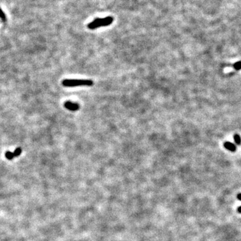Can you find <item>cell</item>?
Returning <instances> with one entry per match:
<instances>
[{
  "mask_svg": "<svg viewBox=\"0 0 241 241\" xmlns=\"http://www.w3.org/2000/svg\"><path fill=\"white\" fill-rule=\"evenodd\" d=\"M62 85L66 87H74L78 86H90L93 84L91 80H80V79H65L62 81Z\"/></svg>",
  "mask_w": 241,
  "mask_h": 241,
  "instance_id": "obj_1",
  "label": "cell"
},
{
  "mask_svg": "<svg viewBox=\"0 0 241 241\" xmlns=\"http://www.w3.org/2000/svg\"><path fill=\"white\" fill-rule=\"evenodd\" d=\"M113 21V18L112 17H107L103 19L97 18L94 20L93 22L88 25V28L91 30L96 29L97 28H99L100 26H106V25H109L112 24Z\"/></svg>",
  "mask_w": 241,
  "mask_h": 241,
  "instance_id": "obj_2",
  "label": "cell"
},
{
  "mask_svg": "<svg viewBox=\"0 0 241 241\" xmlns=\"http://www.w3.org/2000/svg\"><path fill=\"white\" fill-rule=\"evenodd\" d=\"M64 106H65L66 109H67L69 111H76L80 108V106H79L78 104L72 102L71 101L65 102V103L64 104Z\"/></svg>",
  "mask_w": 241,
  "mask_h": 241,
  "instance_id": "obj_3",
  "label": "cell"
},
{
  "mask_svg": "<svg viewBox=\"0 0 241 241\" xmlns=\"http://www.w3.org/2000/svg\"><path fill=\"white\" fill-rule=\"evenodd\" d=\"M224 147L228 150L229 151H230V152H236V150H237V146H236L234 144H233L232 143H230V142H225L224 143Z\"/></svg>",
  "mask_w": 241,
  "mask_h": 241,
  "instance_id": "obj_4",
  "label": "cell"
},
{
  "mask_svg": "<svg viewBox=\"0 0 241 241\" xmlns=\"http://www.w3.org/2000/svg\"><path fill=\"white\" fill-rule=\"evenodd\" d=\"M234 140L237 145H240L241 144V137L238 134H235L234 135Z\"/></svg>",
  "mask_w": 241,
  "mask_h": 241,
  "instance_id": "obj_5",
  "label": "cell"
},
{
  "mask_svg": "<svg viewBox=\"0 0 241 241\" xmlns=\"http://www.w3.org/2000/svg\"><path fill=\"white\" fill-rule=\"evenodd\" d=\"M5 155H6V158L7 159V160H11L14 158V153L11 152H9V151L8 152H6V153H5Z\"/></svg>",
  "mask_w": 241,
  "mask_h": 241,
  "instance_id": "obj_6",
  "label": "cell"
},
{
  "mask_svg": "<svg viewBox=\"0 0 241 241\" xmlns=\"http://www.w3.org/2000/svg\"><path fill=\"white\" fill-rule=\"evenodd\" d=\"M22 151V150L21 148H20V147L16 148V150H15L14 152L13 153H14V157H18V156H19L20 154H21Z\"/></svg>",
  "mask_w": 241,
  "mask_h": 241,
  "instance_id": "obj_7",
  "label": "cell"
},
{
  "mask_svg": "<svg viewBox=\"0 0 241 241\" xmlns=\"http://www.w3.org/2000/svg\"><path fill=\"white\" fill-rule=\"evenodd\" d=\"M234 68L236 69L237 70H241V61H238V62H235L234 64Z\"/></svg>",
  "mask_w": 241,
  "mask_h": 241,
  "instance_id": "obj_8",
  "label": "cell"
},
{
  "mask_svg": "<svg viewBox=\"0 0 241 241\" xmlns=\"http://www.w3.org/2000/svg\"><path fill=\"white\" fill-rule=\"evenodd\" d=\"M0 18H1L4 22L6 21V14H4V12L2 11V9L0 8Z\"/></svg>",
  "mask_w": 241,
  "mask_h": 241,
  "instance_id": "obj_9",
  "label": "cell"
},
{
  "mask_svg": "<svg viewBox=\"0 0 241 241\" xmlns=\"http://www.w3.org/2000/svg\"><path fill=\"white\" fill-rule=\"evenodd\" d=\"M237 198L239 200H240L241 201V193L240 194H238V195H237Z\"/></svg>",
  "mask_w": 241,
  "mask_h": 241,
  "instance_id": "obj_10",
  "label": "cell"
},
{
  "mask_svg": "<svg viewBox=\"0 0 241 241\" xmlns=\"http://www.w3.org/2000/svg\"><path fill=\"white\" fill-rule=\"evenodd\" d=\"M238 212L241 214V206L238 208Z\"/></svg>",
  "mask_w": 241,
  "mask_h": 241,
  "instance_id": "obj_11",
  "label": "cell"
}]
</instances>
